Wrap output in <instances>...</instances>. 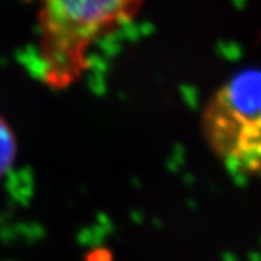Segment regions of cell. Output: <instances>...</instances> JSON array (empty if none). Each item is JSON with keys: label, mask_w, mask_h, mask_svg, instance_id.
Returning <instances> with one entry per match:
<instances>
[{"label": "cell", "mask_w": 261, "mask_h": 261, "mask_svg": "<svg viewBox=\"0 0 261 261\" xmlns=\"http://www.w3.org/2000/svg\"><path fill=\"white\" fill-rule=\"evenodd\" d=\"M206 144L229 170L261 173V70H244L216 89L202 113Z\"/></svg>", "instance_id": "2"}, {"label": "cell", "mask_w": 261, "mask_h": 261, "mask_svg": "<svg viewBox=\"0 0 261 261\" xmlns=\"http://www.w3.org/2000/svg\"><path fill=\"white\" fill-rule=\"evenodd\" d=\"M145 0H37V56L42 83L64 90L80 82L90 54L130 23Z\"/></svg>", "instance_id": "1"}, {"label": "cell", "mask_w": 261, "mask_h": 261, "mask_svg": "<svg viewBox=\"0 0 261 261\" xmlns=\"http://www.w3.org/2000/svg\"><path fill=\"white\" fill-rule=\"evenodd\" d=\"M18 157V140L8 121L0 116V178L3 177Z\"/></svg>", "instance_id": "3"}]
</instances>
